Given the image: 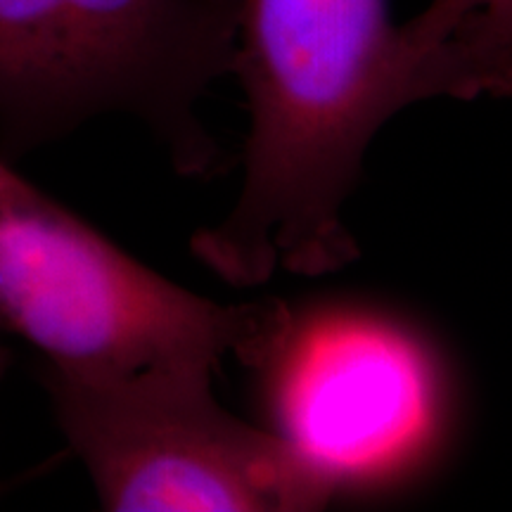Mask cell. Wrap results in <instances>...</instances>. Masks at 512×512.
Listing matches in <instances>:
<instances>
[{"label":"cell","instance_id":"obj_1","mask_svg":"<svg viewBox=\"0 0 512 512\" xmlns=\"http://www.w3.org/2000/svg\"><path fill=\"white\" fill-rule=\"evenodd\" d=\"M233 74L249 107L245 178L192 254L235 287L342 271L361 254L344 204L370 140L401 112L389 0H245Z\"/></svg>","mask_w":512,"mask_h":512},{"label":"cell","instance_id":"obj_2","mask_svg":"<svg viewBox=\"0 0 512 512\" xmlns=\"http://www.w3.org/2000/svg\"><path fill=\"white\" fill-rule=\"evenodd\" d=\"M245 0H0V159L15 164L100 114L147 124L181 176L223 150L197 105L235 72Z\"/></svg>","mask_w":512,"mask_h":512},{"label":"cell","instance_id":"obj_3","mask_svg":"<svg viewBox=\"0 0 512 512\" xmlns=\"http://www.w3.org/2000/svg\"><path fill=\"white\" fill-rule=\"evenodd\" d=\"M283 299L221 304L140 264L0 159V325L72 375L226 356L266 368L292 330Z\"/></svg>","mask_w":512,"mask_h":512},{"label":"cell","instance_id":"obj_4","mask_svg":"<svg viewBox=\"0 0 512 512\" xmlns=\"http://www.w3.org/2000/svg\"><path fill=\"white\" fill-rule=\"evenodd\" d=\"M200 363L126 375L38 366L57 427L110 512H306L339 479L283 434L216 401Z\"/></svg>","mask_w":512,"mask_h":512},{"label":"cell","instance_id":"obj_5","mask_svg":"<svg viewBox=\"0 0 512 512\" xmlns=\"http://www.w3.org/2000/svg\"><path fill=\"white\" fill-rule=\"evenodd\" d=\"M268 366H280L285 434L344 482L389 465L432 420V382L408 337L380 320L339 316L287 332Z\"/></svg>","mask_w":512,"mask_h":512},{"label":"cell","instance_id":"obj_6","mask_svg":"<svg viewBox=\"0 0 512 512\" xmlns=\"http://www.w3.org/2000/svg\"><path fill=\"white\" fill-rule=\"evenodd\" d=\"M401 107L512 95V0H486L401 76Z\"/></svg>","mask_w":512,"mask_h":512},{"label":"cell","instance_id":"obj_7","mask_svg":"<svg viewBox=\"0 0 512 512\" xmlns=\"http://www.w3.org/2000/svg\"><path fill=\"white\" fill-rule=\"evenodd\" d=\"M484 3L486 0H430L411 22L399 27V79L408 64L437 46Z\"/></svg>","mask_w":512,"mask_h":512},{"label":"cell","instance_id":"obj_8","mask_svg":"<svg viewBox=\"0 0 512 512\" xmlns=\"http://www.w3.org/2000/svg\"><path fill=\"white\" fill-rule=\"evenodd\" d=\"M8 366H10V354L3 349V344H0V377L5 375V370H8Z\"/></svg>","mask_w":512,"mask_h":512}]
</instances>
